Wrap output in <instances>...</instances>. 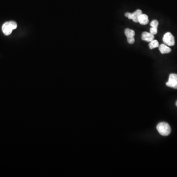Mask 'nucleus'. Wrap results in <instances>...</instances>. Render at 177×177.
Instances as JSON below:
<instances>
[{
  "label": "nucleus",
  "mask_w": 177,
  "mask_h": 177,
  "mask_svg": "<svg viewBox=\"0 0 177 177\" xmlns=\"http://www.w3.org/2000/svg\"><path fill=\"white\" fill-rule=\"evenodd\" d=\"M156 129L161 135L167 136L171 133V128L168 123L165 122H161L157 124Z\"/></svg>",
  "instance_id": "1"
},
{
  "label": "nucleus",
  "mask_w": 177,
  "mask_h": 177,
  "mask_svg": "<svg viewBox=\"0 0 177 177\" xmlns=\"http://www.w3.org/2000/svg\"><path fill=\"white\" fill-rule=\"evenodd\" d=\"M17 27L16 23L14 21H11L7 22L2 26V32L6 35H9L12 34L13 30L16 29Z\"/></svg>",
  "instance_id": "2"
},
{
  "label": "nucleus",
  "mask_w": 177,
  "mask_h": 177,
  "mask_svg": "<svg viewBox=\"0 0 177 177\" xmlns=\"http://www.w3.org/2000/svg\"><path fill=\"white\" fill-rule=\"evenodd\" d=\"M163 41L165 44L169 46L175 45V38L170 32H167L164 34L163 37Z\"/></svg>",
  "instance_id": "3"
},
{
  "label": "nucleus",
  "mask_w": 177,
  "mask_h": 177,
  "mask_svg": "<svg viewBox=\"0 0 177 177\" xmlns=\"http://www.w3.org/2000/svg\"><path fill=\"white\" fill-rule=\"evenodd\" d=\"M166 85L168 87L177 89V74L175 73L170 74L168 81Z\"/></svg>",
  "instance_id": "4"
},
{
  "label": "nucleus",
  "mask_w": 177,
  "mask_h": 177,
  "mask_svg": "<svg viewBox=\"0 0 177 177\" xmlns=\"http://www.w3.org/2000/svg\"><path fill=\"white\" fill-rule=\"evenodd\" d=\"M142 14V12L141 10H137L135 12H134L133 13L126 12L124 15L126 17L128 18V19H132L134 22L137 23L138 22L139 17Z\"/></svg>",
  "instance_id": "5"
},
{
  "label": "nucleus",
  "mask_w": 177,
  "mask_h": 177,
  "mask_svg": "<svg viewBox=\"0 0 177 177\" xmlns=\"http://www.w3.org/2000/svg\"><path fill=\"white\" fill-rule=\"evenodd\" d=\"M124 34L127 36L128 43L131 44H134V42H135V39L134 38L135 35V32L133 30L127 28L124 30Z\"/></svg>",
  "instance_id": "6"
},
{
  "label": "nucleus",
  "mask_w": 177,
  "mask_h": 177,
  "mask_svg": "<svg viewBox=\"0 0 177 177\" xmlns=\"http://www.w3.org/2000/svg\"><path fill=\"white\" fill-rule=\"evenodd\" d=\"M141 38L143 40L147 41V42H151L152 40H154L155 36L154 35L151 34V33L144 32L142 33Z\"/></svg>",
  "instance_id": "7"
},
{
  "label": "nucleus",
  "mask_w": 177,
  "mask_h": 177,
  "mask_svg": "<svg viewBox=\"0 0 177 177\" xmlns=\"http://www.w3.org/2000/svg\"><path fill=\"white\" fill-rule=\"evenodd\" d=\"M138 22L141 25H147V24L149 23L148 15L142 13L139 17Z\"/></svg>",
  "instance_id": "8"
},
{
  "label": "nucleus",
  "mask_w": 177,
  "mask_h": 177,
  "mask_svg": "<svg viewBox=\"0 0 177 177\" xmlns=\"http://www.w3.org/2000/svg\"><path fill=\"white\" fill-rule=\"evenodd\" d=\"M159 50L162 54L169 53L171 51V49L165 44H161L159 46Z\"/></svg>",
  "instance_id": "9"
},
{
  "label": "nucleus",
  "mask_w": 177,
  "mask_h": 177,
  "mask_svg": "<svg viewBox=\"0 0 177 177\" xmlns=\"http://www.w3.org/2000/svg\"><path fill=\"white\" fill-rule=\"evenodd\" d=\"M159 43H158V41L157 40H152V41L150 42V44H149V46L150 48L151 49H152L154 48H157V47H159Z\"/></svg>",
  "instance_id": "10"
},
{
  "label": "nucleus",
  "mask_w": 177,
  "mask_h": 177,
  "mask_svg": "<svg viewBox=\"0 0 177 177\" xmlns=\"http://www.w3.org/2000/svg\"><path fill=\"white\" fill-rule=\"evenodd\" d=\"M150 25L151 27L157 28L158 26V22L156 20H152L150 23Z\"/></svg>",
  "instance_id": "11"
},
{
  "label": "nucleus",
  "mask_w": 177,
  "mask_h": 177,
  "mask_svg": "<svg viewBox=\"0 0 177 177\" xmlns=\"http://www.w3.org/2000/svg\"><path fill=\"white\" fill-rule=\"evenodd\" d=\"M157 33V28L151 27V28L150 29V33H151V34L153 35H156Z\"/></svg>",
  "instance_id": "12"
},
{
  "label": "nucleus",
  "mask_w": 177,
  "mask_h": 177,
  "mask_svg": "<svg viewBox=\"0 0 177 177\" xmlns=\"http://www.w3.org/2000/svg\"><path fill=\"white\" fill-rule=\"evenodd\" d=\"M176 106L177 107V101H176Z\"/></svg>",
  "instance_id": "13"
}]
</instances>
